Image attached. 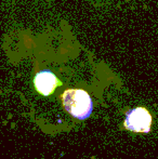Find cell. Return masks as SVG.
I'll use <instances>...</instances> for the list:
<instances>
[{
	"label": "cell",
	"mask_w": 158,
	"mask_h": 159,
	"mask_svg": "<svg viewBox=\"0 0 158 159\" xmlns=\"http://www.w3.org/2000/svg\"><path fill=\"white\" fill-rule=\"evenodd\" d=\"M65 111L79 120L89 118L93 111V102L88 92L82 89H68L61 95Z\"/></svg>",
	"instance_id": "6da1fadb"
},
{
	"label": "cell",
	"mask_w": 158,
	"mask_h": 159,
	"mask_svg": "<svg viewBox=\"0 0 158 159\" xmlns=\"http://www.w3.org/2000/svg\"><path fill=\"white\" fill-rule=\"evenodd\" d=\"M35 88L40 94L48 96L52 94L54 90L59 86H61L62 82L56 78V76L50 70H41L35 76L34 79Z\"/></svg>",
	"instance_id": "3957f363"
},
{
	"label": "cell",
	"mask_w": 158,
	"mask_h": 159,
	"mask_svg": "<svg viewBox=\"0 0 158 159\" xmlns=\"http://www.w3.org/2000/svg\"><path fill=\"white\" fill-rule=\"evenodd\" d=\"M152 124V115L144 107H135L128 111L124 121V128L135 133H150Z\"/></svg>",
	"instance_id": "7a4b0ae2"
}]
</instances>
